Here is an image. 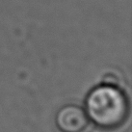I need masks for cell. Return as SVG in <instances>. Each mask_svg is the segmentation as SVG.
Instances as JSON below:
<instances>
[{
  "label": "cell",
  "mask_w": 132,
  "mask_h": 132,
  "mask_svg": "<svg viewBox=\"0 0 132 132\" xmlns=\"http://www.w3.org/2000/svg\"><path fill=\"white\" fill-rule=\"evenodd\" d=\"M55 125L60 132H85L89 119L83 108L75 104H67L57 111Z\"/></svg>",
  "instance_id": "2"
},
{
  "label": "cell",
  "mask_w": 132,
  "mask_h": 132,
  "mask_svg": "<svg viewBox=\"0 0 132 132\" xmlns=\"http://www.w3.org/2000/svg\"><path fill=\"white\" fill-rule=\"evenodd\" d=\"M129 100L117 85L104 83L93 88L85 99V112L95 126L103 130L121 127L129 115Z\"/></svg>",
  "instance_id": "1"
}]
</instances>
